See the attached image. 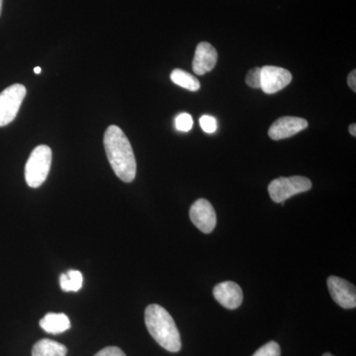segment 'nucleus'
Returning a JSON list of instances; mask_svg holds the SVG:
<instances>
[{
  "label": "nucleus",
  "instance_id": "obj_13",
  "mask_svg": "<svg viewBox=\"0 0 356 356\" xmlns=\"http://www.w3.org/2000/svg\"><path fill=\"white\" fill-rule=\"evenodd\" d=\"M67 348L64 344L49 339L37 341L32 348V356H65Z\"/></svg>",
  "mask_w": 356,
  "mask_h": 356
},
{
  "label": "nucleus",
  "instance_id": "obj_8",
  "mask_svg": "<svg viewBox=\"0 0 356 356\" xmlns=\"http://www.w3.org/2000/svg\"><path fill=\"white\" fill-rule=\"evenodd\" d=\"M291 81L292 74L289 70L273 65L261 67V88L266 95H274L282 90Z\"/></svg>",
  "mask_w": 356,
  "mask_h": 356
},
{
  "label": "nucleus",
  "instance_id": "obj_10",
  "mask_svg": "<svg viewBox=\"0 0 356 356\" xmlns=\"http://www.w3.org/2000/svg\"><path fill=\"white\" fill-rule=\"evenodd\" d=\"M215 299L225 308L235 310L242 305L243 295L240 285L233 281H225L215 286L213 290Z\"/></svg>",
  "mask_w": 356,
  "mask_h": 356
},
{
  "label": "nucleus",
  "instance_id": "obj_19",
  "mask_svg": "<svg viewBox=\"0 0 356 356\" xmlns=\"http://www.w3.org/2000/svg\"><path fill=\"white\" fill-rule=\"evenodd\" d=\"M200 126L204 132L213 134L217 131V120L214 117L204 115V116L200 118Z\"/></svg>",
  "mask_w": 356,
  "mask_h": 356
},
{
  "label": "nucleus",
  "instance_id": "obj_18",
  "mask_svg": "<svg viewBox=\"0 0 356 356\" xmlns=\"http://www.w3.org/2000/svg\"><path fill=\"white\" fill-rule=\"evenodd\" d=\"M245 83L248 86L252 88H261V67H254L248 72L245 77Z\"/></svg>",
  "mask_w": 356,
  "mask_h": 356
},
{
  "label": "nucleus",
  "instance_id": "obj_6",
  "mask_svg": "<svg viewBox=\"0 0 356 356\" xmlns=\"http://www.w3.org/2000/svg\"><path fill=\"white\" fill-rule=\"evenodd\" d=\"M191 222L204 234L212 233L216 227V212L206 199H198L189 211Z\"/></svg>",
  "mask_w": 356,
  "mask_h": 356
},
{
  "label": "nucleus",
  "instance_id": "obj_14",
  "mask_svg": "<svg viewBox=\"0 0 356 356\" xmlns=\"http://www.w3.org/2000/svg\"><path fill=\"white\" fill-rule=\"evenodd\" d=\"M83 277L81 271L70 269L60 277V285L63 291L77 292L83 288Z\"/></svg>",
  "mask_w": 356,
  "mask_h": 356
},
{
  "label": "nucleus",
  "instance_id": "obj_4",
  "mask_svg": "<svg viewBox=\"0 0 356 356\" xmlns=\"http://www.w3.org/2000/svg\"><path fill=\"white\" fill-rule=\"evenodd\" d=\"M312 182L305 177H280L268 185L270 198L276 203L284 204V201L296 194L310 191Z\"/></svg>",
  "mask_w": 356,
  "mask_h": 356
},
{
  "label": "nucleus",
  "instance_id": "obj_5",
  "mask_svg": "<svg viewBox=\"0 0 356 356\" xmlns=\"http://www.w3.org/2000/svg\"><path fill=\"white\" fill-rule=\"evenodd\" d=\"M26 88L22 84H13L0 93V127L8 125L17 116L24 100Z\"/></svg>",
  "mask_w": 356,
  "mask_h": 356
},
{
  "label": "nucleus",
  "instance_id": "obj_7",
  "mask_svg": "<svg viewBox=\"0 0 356 356\" xmlns=\"http://www.w3.org/2000/svg\"><path fill=\"white\" fill-rule=\"evenodd\" d=\"M327 288L332 300L343 309H353L356 307L355 286L337 276H330L327 280Z\"/></svg>",
  "mask_w": 356,
  "mask_h": 356
},
{
  "label": "nucleus",
  "instance_id": "obj_22",
  "mask_svg": "<svg viewBox=\"0 0 356 356\" xmlns=\"http://www.w3.org/2000/svg\"><path fill=\"white\" fill-rule=\"evenodd\" d=\"M350 133L351 136H353V137H355L356 136V125L355 124H351L350 126Z\"/></svg>",
  "mask_w": 356,
  "mask_h": 356
},
{
  "label": "nucleus",
  "instance_id": "obj_9",
  "mask_svg": "<svg viewBox=\"0 0 356 356\" xmlns=\"http://www.w3.org/2000/svg\"><path fill=\"white\" fill-rule=\"evenodd\" d=\"M308 127V122L299 117L285 116L277 119L268 131L269 137L274 140L293 137Z\"/></svg>",
  "mask_w": 356,
  "mask_h": 356
},
{
  "label": "nucleus",
  "instance_id": "obj_1",
  "mask_svg": "<svg viewBox=\"0 0 356 356\" xmlns=\"http://www.w3.org/2000/svg\"><path fill=\"white\" fill-rule=\"evenodd\" d=\"M104 147L110 165L122 181L132 182L137 163L130 140L118 126L111 125L104 134Z\"/></svg>",
  "mask_w": 356,
  "mask_h": 356
},
{
  "label": "nucleus",
  "instance_id": "obj_2",
  "mask_svg": "<svg viewBox=\"0 0 356 356\" xmlns=\"http://www.w3.org/2000/svg\"><path fill=\"white\" fill-rule=\"evenodd\" d=\"M147 329L154 341L170 353L181 350V339L170 314L163 307L152 304L145 312Z\"/></svg>",
  "mask_w": 356,
  "mask_h": 356
},
{
  "label": "nucleus",
  "instance_id": "obj_12",
  "mask_svg": "<svg viewBox=\"0 0 356 356\" xmlns=\"http://www.w3.org/2000/svg\"><path fill=\"white\" fill-rule=\"evenodd\" d=\"M40 327L48 334H63L70 329V321L65 314L49 313L40 321Z\"/></svg>",
  "mask_w": 356,
  "mask_h": 356
},
{
  "label": "nucleus",
  "instance_id": "obj_21",
  "mask_svg": "<svg viewBox=\"0 0 356 356\" xmlns=\"http://www.w3.org/2000/svg\"><path fill=\"white\" fill-rule=\"evenodd\" d=\"M348 83L353 91H356V72L353 70L348 77Z\"/></svg>",
  "mask_w": 356,
  "mask_h": 356
},
{
  "label": "nucleus",
  "instance_id": "obj_24",
  "mask_svg": "<svg viewBox=\"0 0 356 356\" xmlns=\"http://www.w3.org/2000/svg\"><path fill=\"white\" fill-rule=\"evenodd\" d=\"M2 3H3V0H0V15H1Z\"/></svg>",
  "mask_w": 356,
  "mask_h": 356
},
{
  "label": "nucleus",
  "instance_id": "obj_3",
  "mask_svg": "<svg viewBox=\"0 0 356 356\" xmlns=\"http://www.w3.org/2000/svg\"><path fill=\"white\" fill-rule=\"evenodd\" d=\"M51 149L41 145L33 149L25 165V180L32 188H38L46 181L51 170Z\"/></svg>",
  "mask_w": 356,
  "mask_h": 356
},
{
  "label": "nucleus",
  "instance_id": "obj_16",
  "mask_svg": "<svg viewBox=\"0 0 356 356\" xmlns=\"http://www.w3.org/2000/svg\"><path fill=\"white\" fill-rule=\"evenodd\" d=\"M281 350L280 344L275 341H269L261 348L255 351L254 355L252 356H280Z\"/></svg>",
  "mask_w": 356,
  "mask_h": 356
},
{
  "label": "nucleus",
  "instance_id": "obj_17",
  "mask_svg": "<svg viewBox=\"0 0 356 356\" xmlns=\"http://www.w3.org/2000/svg\"><path fill=\"white\" fill-rule=\"evenodd\" d=\"M193 127V119L188 113H180L175 118V128L180 132H189Z\"/></svg>",
  "mask_w": 356,
  "mask_h": 356
},
{
  "label": "nucleus",
  "instance_id": "obj_23",
  "mask_svg": "<svg viewBox=\"0 0 356 356\" xmlns=\"http://www.w3.org/2000/svg\"><path fill=\"white\" fill-rule=\"evenodd\" d=\"M41 72H42L41 67H35V69H34L35 74H41Z\"/></svg>",
  "mask_w": 356,
  "mask_h": 356
},
{
  "label": "nucleus",
  "instance_id": "obj_15",
  "mask_svg": "<svg viewBox=\"0 0 356 356\" xmlns=\"http://www.w3.org/2000/svg\"><path fill=\"white\" fill-rule=\"evenodd\" d=\"M170 79L172 83L184 88L188 89L191 91H197L200 88V83L196 77L192 76L189 72H185V70L175 69L172 70L170 74Z\"/></svg>",
  "mask_w": 356,
  "mask_h": 356
},
{
  "label": "nucleus",
  "instance_id": "obj_11",
  "mask_svg": "<svg viewBox=\"0 0 356 356\" xmlns=\"http://www.w3.org/2000/svg\"><path fill=\"white\" fill-rule=\"evenodd\" d=\"M218 53L216 49L207 42L198 44L196 48L195 56L193 58L194 72L198 76H202L206 72H209L214 69L217 64Z\"/></svg>",
  "mask_w": 356,
  "mask_h": 356
},
{
  "label": "nucleus",
  "instance_id": "obj_25",
  "mask_svg": "<svg viewBox=\"0 0 356 356\" xmlns=\"http://www.w3.org/2000/svg\"><path fill=\"white\" fill-rule=\"evenodd\" d=\"M323 356H334V355H331V353H324V355H323Z\"/></svg>",
  "mask_w": 356,
  "mask_h": 356
},
{
  "label": "nucleus",
  "instance_id": "obj_20",
  "mask_svg": "<svg viewBox=\"0 0 356 356\" xmlns=\"http://www.w3.org/2000/svg\"><path fill=\"white\" fill-rule=\"evenodd\" d=\"M95 356H126V355L121 348H117V346H108V348H103Z\"/></svg>",
  "mask_w": 356,
  "mask_h": 356
}]
</instances>
